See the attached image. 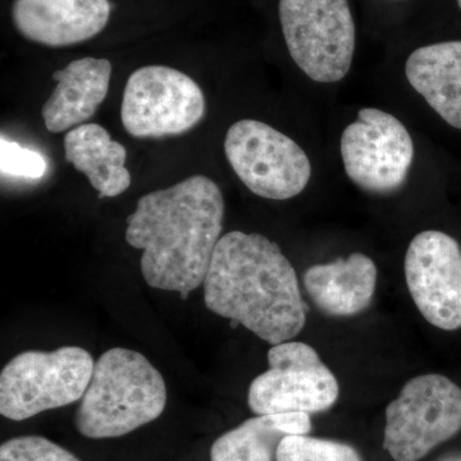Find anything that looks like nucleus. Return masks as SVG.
Returning a JSON list of instances; mask_svg holds the SVG:
<instances>
[{
  "label": "nucleus",
  "instance_id": "nucleus-7",
  "mask_svg": "<svg viewBox=\"0 0 461 461\" xmlns=\"http://www.w3.org/2000/svg\"><path fill=\"white\" fill-rule=\"evenodd\" d=\"M224 153L242 184L260 198H294L311 180L312 165L305 151L260 121L233 123L224 139Z\"/></svg>",
  "mask_w": 461,
  "mask_h": 461
},
{
  "label": "nucleus",
  "instance_id": "nucleus-10",
  "mask_svg": "<svg viewBox=\"0 0 461 461\" xmlns=\"http://www.w3.org/2000/svg\"><path fill=\"white\" fill-rule=\"evenodd\" d=\"M341 156L355 185L369 193H395L408 178L414 142L395 115L364 108L342 133Z\"/></svg>",
  "mask_w": 461,
  "mask_h": 461
},
{
  "label": "nucleus",
  "instance_id": "nucleus-2",
  "mask_svg": "<svg viewBox=\"0 0 461 461\" xmlns=\"http://www.w3.org/2000/svg\"><path fill=\"white\" fill-rule=\"evenodd\" d=\"M206 308L272 346L295 339L308 306L280 247L259 233L232 230L218 242L204 284Z\"/></svg>",
  "mask_w": 461,
  "mask_h": 461
},
{
  "label": "nucleus",
  "instance_id": "nucleus-14",
  "mask_svg": "<svg viewBox=\"0 0 461 461\" xmlns=\"http://www.w3.org/2000/svg\"><path fill=\"white\" fill-rule=\"evenodd\" d=\"M304 286L315 306L330 317H353L371 305L377 286V267L364 254L311 267Z\"/></svg>",
  "mask_w": 461,
  "mask_h": 461
},
{
  "label": "nucleus",
  "instance_id": "nucleus-1",
  "mask_svg": "<svg viewBox=\"0 0 461 461\" xmlns=\"http://www.w3.org/2000/svg\"><path fill=\"white\" fill-rule=\"evenodd\" d=\"M223 217L222 191L206 176L142 196L127 218L126 241L142 250L149 286L184 300L202 286L222 239Z\"/></svg>",
  "mask_w": 461,
  "mask_h": 461
},
{
  "label": "nucleus",
  "instance_id": "nucleus-11",
  "mask_svg": "<svg viewBox=\"0 0 461 461\" xmlns=\"http://www.w3.org/2000/svg\"><path fill=\"white\" fill-rule=\"evenodd\" d=\"M405 278L424 320L439 330L461 329V249L456 240L439 230L418 233L406 251Z\"/></svg>",
  "mask_w": 461,
  "mask_h": 461
},
{
  "label": "nucleus",
  "instance_id": "nucleus-4",
  "mask_svg": "<svg viewBox=\"0 0 461 461\" xmlns=\"http://www.w3.org/2000/svg\"><path fill=\"white\" fill-rule=\"evenodd\" d=\"M94 366L93 357L77 346L16 355L0 375V414L21 421L78 402Z\"/></svg>",
  "mask_w": 461,
  "mask_h": 461
},
{
  "label": "nucleus",
  "instance_id": "nucleus-20",
  "mask_svg": "<svg viewBox=\"0 0 461 461\" xmlns=\"http://www.w3.org/2000/svg\"><path fill=\"white\" fill-rule=\"evenodd\" d=\"M0 168L8 177L39 180L47 173V159L41 153L21 147L2 136L0 142Z\"/></svg>",
  "mask_w": 461,
  "mask_h": 461
},
{
  "label": "nucleus",
  "instance_id": "nucleus-12",
  "mask_svg": "<svg viewBox=\"0 0 461 461\" xmlns=\"http://www.w3.org/2000/svg\"><path fill=\"white\" fill-rule=\"evenodd\" d=\"M109 0H14L12 20L27 41L51 48L95 38L108 25Z\"/></svg>",
  "mask_w": 461,
  "mask_h": 461
},
{
  "label": "nucleus",
  "instance_id": "nucleus-17",
  "mask_svg": "<svg viewBox=\"0 0 461 461\" xmlns=\"http://www.w3.org/2000/svg\"><path fill=\"white\" fill-rule=\"evenodd\" d=\"M311 415L306 412L262 414L229 430L211 448L212 461H273L287 436L308 435Z\"/></svg>",
  "mask_w": 461,
  "mask_h": 461
},
{
  "label": "nucleus",
  "instance_id": "nucleus-19",
  "mask_svg": "<svg viewBox=\"0 0 461 461\" xmlns=\"http://www.w3.org/2000/svg\"><path fill=\"white\" fill-rule=\"evenodd\" d=\"M0 461H81L50 439L41 436H21L0 446Z\"/></svg>",
  "mask_w": 461,
  "mask_h": 461
},
{
  "label": "nucleus",
  "instance_id": "nucleus-22",
  "mask_svg": "<svg viewBox=\"0 0 461 461\" xmlns=\"http://www.w3.org/2000/svg\"><path fill=\"white\" fill-rule=\"evenodd\" d=\"M457 5H459V8L461 9V0H457Z\"/></svg>",
  "mask_w": 461,
  "mask_h": 461
},
{
  "label": "nucleus",
  "instance_id": "nucleus-9",
  "mask_svg": "<svg viewBox=\"0 0 461 461\" xmlns=\"http://www.w3.org/2000/svg\"><path fill=\"white\" fill-rule=\"evenodd\" d=\"M268 364L249 388V408L257 415H311L329 411L338 402V379L312 346L297 341L272 346Z\"/></svg>",
  "mask_w": 461,
  "mask_h": 461
},
{
  "label": "nucleus",
  "instance_id": "nucleus-15",
  "mask_svg": "<svg viewBox=\"0 0 461 461\" xmlns=\"http://www.w3.org/2000/svg\"><path fill=\"white\" fill-rule=\"evenodd\" d=\"M405 74L430 108L461 130V41L437 42L412 51Z\"/></svg>",
  "mask_w": 461,
  "mask_h": 461
},
{
  "label": "nucleus",
  "instance_id": "nucleus-6",
  "mask_svg": "<svg viewBox=\"0 0 461 461\" xmlns=\"http://www.w3.org/2000/svg\"><path fill=\"white\" fill-rule=\"evenodd\" d=\"M460 429L461 388L444 375H420L387 406L384 447L395 461H420Z\"/></svg>",
  "mask_w": 461,
  "mask_h": 461
},
{
  "label": "nucleus",
  "instance_id": "nucleus-21",
  "mask_svg": "<svg viewBox=\"0 0 461 461\" xmlns=\"http://www.w3.org/2000/svg\"><path fill=\"white\" fill-rule=\"evenodd\" d=\"M441 461H461V456L447 457V459H444V460H441Z\"/></svg>",
  "mask_w": 461,
  "mask_h": 461
},
{
  "label": "nucleus",
  "instance_id": "nucleus-13",
  "mask_svg": "<svg viewBox=\"0 0 461 461\" xmlns=\"http://www.w3.org/2000/svg\"><path fill=\"white\" fill-rule=\"evenodd\" d=\"M111 75V62L93 57L54 72L57 87L41 111L48 131L65 132L89 121L107 98Z\"/></svg>",
  "mask_w": 461,
  "mask_h": 461
},
{
  "label": "nucleus",
  "instance_id": "nucleus-5",
  "mask_svg": "<svg viewBox=\"0 0 461 461\" xmlns=\"http://www.w3.org/2000/svg\"><path fill=\"white\" fill-rule=\"evenodd\" d=\"M288 53L317 83H338L350 71L355 23L348 0H280Z\"/></svg>",
  "mask_w": 461,
  "mask_h": 461
},
{
  "label": "nucleus",
  "instance_id": "nucleus-18",
  "mask_svg": "<svg viewBox=\"0 0 461 461\" xmlns=\"http://www.w3.org/2000/svg\"><path fill=\"white\" fill-rule=\"evenodd\" d=\"M276 461H363L353 447L342 442L308 435L287 436L278 446Z\"/></svg>",
  "mask_w": 461,
  "mask_h": 461
},
{
  "label": "nucleus",
  "instance_id": "nucleus-8",
  "mask_svg": "<svg viewBox=\"0 0 461 461\" xmlns=\"http://www.w3.org/2000/svg\"><path fill=\"white\" fill-rule=\"evenodd\" d=\"M205 96L190 76L166 66L136 69L124 87L121 120L138 139L190 131L204 118Z\"/></svg>",
  "mask_w": 461,
  "mask_h": 461
},
{
  "label": "nucleus",
  "instance_id": "nucleus-16",
  "mask_svg": "<svg viewBox=\"0 0 461 461\" xmlns=\"http://www.w3.org/2000/svg\"><path fill=\"white\" fill-rule=\"evenodd\" d=\"M66 159L84 173L99 198H114L131 185V175L124 163L127 151L112 140L104 127L84 123L69 130L65 136Z\"/></svg>",
  "mask_w": 461,
  "mask_h": 461
},
{
  "label": "nucleus",
  "instance_id": "nucleus-3",
  "mask_svg": "<svg viewBox=\"0 0 461 461\" xmlns=\"http://www.w3.org/2000/svg\"><path fill=\"white\" fill-rule=\"evenodd\" d=\"M166 405V382L156 366L138 351L114 348L94 366L75 427L87 438H115L158 420Z\"/></svg>",
  "mask_w": 461,
  "mask_h": 461
}]
</instances>
